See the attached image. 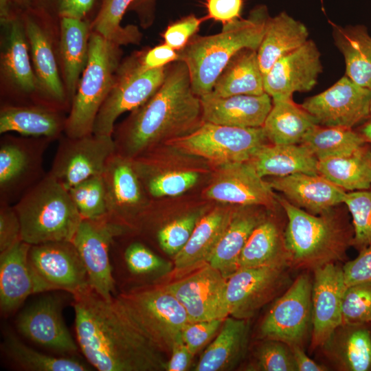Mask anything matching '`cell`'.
<instances>
[{
	"mask_svg": "<svg viewBox=\"0 0 371 371\" xmlns=\"http://www.w3.org/2000/svg\"><path fill=\"white\" fill-rule=\"evenodd\" d=\"M78 346L100 371L166 370L168 359L124 312L115 297L106 300L91 287L72 295Z\"/></svg>",
	"mask_w": 371,
	"mask_h": 371,
	"instance_id": "obj_1",
	"label": "cell"
},
{
	"mask_svg": "<svg viewBox=\"0 0 371 371\" xmlns=\"http://www.w3.org/2000/svg\"><path fill=\"white\" fill-rule=\"evenodd\" d=\"M202 122L200 97L193 91L186 64L178 60L166 66L164 80L156 93L115 128V153L134 159L191 132Z\"/></svg>",
	"mask_w": 371,
	"mask_h": 371,
	"instance_id": "obj_2",
	"label": "cell"
},
{
	"mask_svg": "<svg viewBox=\"0 0 371 371\" xmlns=\"http://www.w3.org/2000/svg\"><path fill=\"white\" fill-rule=\"evenodd\" d=\"M278 201L287 218L284 239L290 267L314 271L346 259L354 238L353 225L346 212L335 207L314 215L284 197L278 196Z\"/></svg>",
	"mask_w": 371,
	"mask_h": 371,
	"instance_id": "obj_3",
	"label": "cell"
},
{
	"mask_svg": "<svg viewBox=\"0 0 371 371\" xmlns=\"http://www.w3.org/2000/svg\"><path fill=\"white\" fill-rule=\"evenodd\" d=\"M269 14L264 5L254 8L246 19L223 25L221 32L194 35L179 52L190 73L193 91L199 97L210 93L231 58L245 48L258 50Z\"/></svg>",
	"mask_w": 371,
	"mask_h": 371,
	"instance_id": "obj_4",
	"label": "cell"
},
{
	"mask_svg": "<svg viewBox=\"0 0 371 371\" xmlns=\"http://www.w3.org/2000/svg\"><path fill=\"white\" fill-rule=\"evenodd\" d=\"M13 206L22 240L31 245L72 241L82 220L69 191L48 172Z\"/></svg>",
	"mask_w": 371,
	"mask_h": 371,
	"instance_id": "obj_5",
	"label": "cell"
},
{
	"mask_svg": "<svg viewBox=\"0 0 371 371\" xmlns=\"http://www.w3.org/2000/svg\"><path fill=\"white\" fill-rule=\"evenodd\" d=\"M120 46L91 32L88 61L66 119V136L75 138L93 133L96 116L113 85L120 65Z\"/></svg>",
	"mask_w": 371,
	"mask_h": 371,
	"instance_id": "obj_6",
	"label": "cell"
},
{
	"mask_svg": "<svg viewBox=\"0 0 371 371\" xmlns=\"http://www.w3.org/2000/svg\"><path fill=\"white\" fill-rule=\"evenodd\" d=\"M115 297L139 332L162 354L170 356L182 328L189 322L177 299L156 281L133 287Z\"/></svg>",
	"mask_w": 371,
	"mask_h": 371,
	"instance_id": "obj_7",
	"label": "cell"
},
{
	"mask_svg": "<svg viewBox=\"0 0 371 371\" xmlns=\"http://www.w3.org/2000/svg\"><path fill=\"white\" fill-rule=\"evenodd\" d=\"M269 142L264 129L240 128L203 122L191 132L164 144L186 155L207 159L218 167L248 161Z\"/></svg>",
	"mask_w": 371,
	"mask_h": 371,
	"instance_id": "obj_8",
	"label": "cell"
},
{
	"mask_svg": "<svg viewBox=\"0 0 371 371\" xmlns=\"http://www.w3.org/2000/svg\"><path fill=\"white\" fill-rule=\"evenodd\" d=\"M170 280H155L172 293L184 307L189 322L229 316L225 303L227 279L208 262L175 269ZM154 282V281H153Z\"/></svg>",
	"mask_w": 371,
	"mask_h": 371,
	"instance_id": "obj_9",
	"label": "cell"
},
{
	"mask_svg": "<svg viewBox=\"0 0 371 371\" xmlns=\"http://www.w3.org/2000/svg\"><path fill=\"white\" fill-rule=\"evenodd\" d=\"M166 67L144 71L139 54L120 63L113 85L96 116L93 133L112 136L117 117L148 101L161 85Z\"/></svg>",
	"mask_w": 371,
	"mask_h": 371,
	"instance_id": "obj_10",
	"label": "cell"
},
{
	"mask_svg": "<svg viewBox=\"0 0 371 371\" xmlns=\"http://www.w3.org/2000/svg\"><path fill=\"white\" fill-rule=\"evenodd\" d=\"M53 139L6 135L0 142V203H16L46 175L43 155Z\"/></svg>",
	"mask_w": 371,
	"mask_h": 371,
	"instance_id": "obj_11",
	"label": "cell"
},
{
	"mask_svg": "<svg viewBox=\"0 0 371 371\" xmlns=\"http://www.w3.org/2000/svg\"><path fill=\"white\" fill-rule=\"evenodd\" d=\"M128 230L106 214L82 219L71 241L86 269L90 287L106 300L114 297L115 288L111 249L115 238Z\"/></svg>",
	"mask_w": 371,
	"mask_h": 371,
	"instance_id": "obj_12",
	"label": "cell"
},
{
	"mask_svg": "<svg viewBox=\"0 0 371 371\" xmlns=\"http://www.w3.org/2000/svg\"><path fill=\"white\" fill-rule=\"evenodd\" d=\"M115 153L113 136L91 133L72 138L65 135L60 139L48 173L68 190L89 177L102 175Z\"/></svg>",
	"mask_w": 371,
	"mask_h": 371,
	"instance_id": "obj_13",
	"label": "cell"
},
{
	"mask_svg": "<svg viewBox=\"0 0 371 371\" xmlns=\"http://www.w3.org/2000/svg\"><path fill=\"white\" fill-rule=\"evenodd\" d=\"M312 286L307 273L294 280L262 322L260 333L263 339L280 341L290 347L302 346L311 320Z\"/></svg>",
	"mask_w": 371,
	"mask_h": 371,
	"instance_id": "obj_14",
	"label": "cell"
},
{
	"mask_svg": "<svg viewBox=\"0 0 371 371\" xmlns=\"http://www.w3.org/2000/svg\"><path fill=\"white\" fill-rule=\"evenodd\" d=\"M370 105L371 90L346 76L301 104L318 125L348 128L370 117Z\"/></svg>",
	"mask_w": 371,
	"mask_h": 371,
	"instance_id": "obj_15",
	"label": "cell"
},
{
	"mask_svg": "<svg viewBox=\"0 0 371 371\" xmlns=\"http://www.w3.org/2000/svg\"><path fill=\"white\" fill-rule=\"evenodd\" d=\"M28 257L45 291H63L73 295L90 287L86 269L71 241L31 245Z\"/></svg>",
	"mask_w": 371,
	"mask_h": 371,
	"instance_id": "obj_16",
	"label": "cell"
},
{
	"mask_svg": "<svg viewBox=\"0 0 371 371\" xmlns=\"http://www.w3.org/2000/svg\"><path fill=\"white\" fill-rule=\"evenodd\" d=\"M203 196L211 200L240 206H260L275 210L280 203L269 181L249 161L219 166Z\"/></svg>",
	"mask_w": 371,
	"mask_h": 371,
	"instance_id": "obj_17",
	"label": "cell"
},
{
	"mask_svg": "<svg viewBox=\"0 0 371 371\" xmlns=\"http://www.w3.org/2000/svg\"><path fill=\"white\" fill-rule=\"evenodd\" d=\"M286 269L240 268L227 279L225 303L229 316L248 319L276 297L286 282Z\"/></svg>",
	"mask_w": 371,
	"mask_h": 371,
	"instance_id": "obj_18",
	"label": "cell"
},
{
	"mask_svg": "<svg viewBox=\"0 0 371 371\" xmlns=\"http://www.w3.org/2000/svg\"><path fill=\"white\" fill-rule=\"evenodd\" d=\"M322 71L320 52L308 40L282 56L263 76L264 90L272 100L292 99L295 92H306L316 85Z\"/></svg>",
	"mask_w": 371,
	"mask_h": 371,
	"instance_id": "obj_19",
	"label": "cell"
},
{
	"mask_svg": "<svg viewBox=\"0 0 371 371\" xmlns=\"http://www.w3.org/2000/svg\"><path fill=\"white\" fill-rule=\"evenodd\" d=\"M63 300L58 294L45 295L19 315L16 328L34 344L65 355H73L78 346L62 315Z\"/></svg>",
	"mask_w": 371,
	"mask_h": 371,
	"instance_id": "obj_20",
	"label": "cell"
},
{
	"mask_svg": "<svg viewBox=\"0 0 371 371\" xmlns=\"http://www.w3.org/2000/svg\"><path fill=\"white\" fill-rule=\"evenodd\" d=\"M312 286V349L322 347L341 324V306L346 288L343 267L336 263L315 269Z\"/></svg>",
	"mask_w": 371,
	"mask_h": 371,
	"instance_id": "obj_21",
	"label": "cell"
},
{
	"mask_svg": "<svg viewBox=\"0 0 371 371\" xmlns=\"http://www.w3.org/2000/svg\"><path fill=\"white\" fill-rule=\"evenodd\" d=\"M106 192L108 216L130 229L134 218L147 205L143 185L132 159L116 153L107 161L102 174Z\"/></svg>",
	"mask_w": 371,
	"mask_h": 371,
	"instance_id": "obj_22",
	"label": "cell"
},
{
	"mask_svg": "<svg viewBox=\"0 0 371 371\" xmlns=\"http://www.w3.org/2000/svg\"><path fill=\"white\" fill-rule=\"evenodd\" d=\"M31 245L21 240L0 253V308L15 311L31 295L45 292L29 261Z\"/></svg>",
	"mask_w": 371,
	"mask_h": 371,
	"instance_id": "obj_23",
	"label": "cell"
},
{
	"mask_svg": "<svg viewBox=\"0 0 371 371\" xmlns=\"http://www.w3.org/2000/svg\"><path fill=\"white\" fill-rule=\"evenodd\" d=\"M269 183L291 203L314 215L344 203L347 193L319 174L295 173Z\"/></svg>",
	"mask_w": 371,
	"mask_h": 371,
	"instance_id": "obj_24",
	"label": "cell"
},
{
	"mask_svg": "<svg viewBox=\"0 0 371 371\" xmlns=\"http://www.w3.org/2000/svg\"><path fill=\"white\" fill-rule=\"evenodd\" d=\"M200 100L203 122L240 128L262 127L272 107V98L265 92L227 97L208 93Z\"/></svg>",
	"mask_w": 371,
	"mask_h": 371,
	"instance_id": "obj_25",
	"label": "cell"
},
{
	"mask_svg": "<svg viewBox=\"0 0 371 371\" xmlns=\"http://www.w3.org/2000/svg\"><path fill=\"white\" fill-rule=\"evenodd\" d=\"M23 22L38 89L54 108L69 104L47 32L37 21L31 10L25 14Z\"/></svg>",
	"mask_w": 371,
	"mask_h": 371,
	"instance_id": "obj_26",
	"label": "cell"
},
{
	"mask_svg": "<svg viewBox=\"0 0 371 371\" xmlns=\"http://www.w3.org/2000/svg\"><path fill=\"white\" fill-rule=\"evenodd\" d=\"M370 324H341L322 348L340 370H371Z\"/></svg>",
	"mask_w": 371,
	"mask_h": 371,
	"instance_id": "obj_27",
	"label": "cell"
},
{
	"mask_svg": "<svg viewBox=\"0 0 371 371\" xmlns=\"http://www.w3.org/2000/svg\"><path fill=\"white\" fill-rule=\"evenodd\" d=\"M258 207L240 206L234 210L229 225L208 261L226 279L238 269L239 258L247 239L267 216Z\"/></svg>",
	"mask_w": 371,
	"mask_h": 371,
	"instance_id": "obj_28",
	"label": "cell"
},
{
	"mask_svg": "<svg viewBox=\"0 0 371 371\" xmlns=\"http://www.w3.org/2000/svg\"><path fill=\"white\" fill-rule=\"evenodd\" d=\"M284 229L276 218L266 216L247 239L239 258L238 269L290 267Z\"/></svg>",
	"mask_w": 371,
	"mask_h": 371,
	"instance_id": "obj_29",
	"label": "cell"
},
{
	"mask_svg": "<svg viewBox=\"0 0 371 371\" xmlns=\"http://www.w3.org/2000/svg\"><path fill=\"white\" fill-rule=\"evenodd\" d=\"M1 25L5 30L1 53L3 74L23 93H31L38 90L30 60L29 43L23 21L16 16Z\"/></svg>",
	"mask_w": 371,
	"mask_h": 371,
	"instance_id": "obj_30",
	"label": "cell"
},
{
	"mask_svg": "<svg viewBox=\"0 0 371 371\" xmlns=\"http://www.w3.org/2000/svg\"><path fill=\"white\" fill-rule=\"evenodd\" d=\"M60 28V54L71 105L88 61L91 25L85 19L62 17Z\"/></svg>",
	"mask_w": 371,
	"mask_h": 371,
	"instance_id": "obj_31",
	"label": "cell"
},
{
	"mask_svg": "<svg viewBox=\"0 0 371 371\" xmlns=\"http://www.w3.org/2000/svg\"><path fill=\"white\" fill-rule=\"evenodd\" d=\"M234 210L217 207L199 218L183 248L175 256V269L208 262L229 225Z\"/></svg>",
	"mask_w": 371,
	"mask_h": 371,
	"instance_id": "obj_32",
	"label": "cell"
},
{
	"mask_svg": "<svg viewBox=\"0 0 371 371\" xmlns=\"http://www.w3.org/2000/svg\"><path fill=\"white\" fill-rule=\"evenodd\" d=\"M304 23L282 12L268 18L264 36L257 50L261 71L266 74L282 56L299 48L308 39Z\"/></svg>",
	"mask_w": 371,
	"mask_h": 371,
	"instance_id": "obj_33",
	"label": "cell"
},
{
	"mask_svg": "<svg viewBox=\"0 0 371 371\" xmlns=\"http://www.w3.org/2000/svg\"><path fill=\"white\" fill-rule=\"evenodd\" d=\"M248 161L262 178L295 173L318 174L317 159L302 144L269 142L261 146Z\"/></svg>",
	"mask_w": 371,
	"mask_h": 371,
	"instance_id": "obj_34",
	"label": "cell"
},
{
	"mask_svg": "<svg viewBox=\"0 0 371 371\" xmlns=\"http://www.w3.org/2000/svg\"><path fill=\"white\" fill-rule=\"evenodd\" d=\"M66 119L57 110L43 106L8 105L1 109L0 133L16 132L54 140L65 132Z\"/></svg>",
	"mask_w": 371,
	"mask_h": 371,
	"instance_id": "obj_35",
	"label": "cell"
},
{
	"mask_svg": "<svg viewBox=\"0 0 371 371\" xmlns=\"http://www.w3.org/2000/svg\"><path fill=\"white\" fill-rule=\"evenodd\" d=\"M248 332L247 319L227 317L194 370L222 371L234 367L245 351Z\"/></svg>",
	"mask_w": 371,
	"mask_h": 371,
	"instance_id": "obj_36",
	"label": "cell"
},
{
	"mask_svg": "<svg viewBox=\"0 0 371 371\" xmlns=\"http://www.w3.org/2000/svg\"><path fill=\"white\" fill-rule=\"evenodd\" d=\"M331 25L335 44L345 60L346 76L371 90V36L367 27Z\"/></svg>",
	"mask_w": 371,
	"mask_h": 371,
	"instance_id": "obj_37",
	"label": "cell"
},
{
	"mask_svg": "<svg viewBox=\"0 0 371 371\" xmlns=\"http://www.w3.org/2000/svg\"><path fill=\"white\" fill-rule=\"evenodd\" d=\"M265 93L263 74L257 50L245 48L229 61L216 79L211 95L227 97L235 95H260Z\"/></svg>",
	"mask_w": 371,
	"mask_h": 371,
	"instance_id": "obj_38",
	"label": "cell"
},
{
	"mask_svg": "<svg viewBox=\"0 0 371 371\" xmlns=\"http://www.w3.org/2000/svg\"><path fill=\"white\" fill-rule=\"evenodd\" d=\"M318 124L302 106L292 99L272 100V107L262 126L273 144H300Z\"/></svg>",
	"mask_w": 371,
	"mask_h": 371,
	"instance_id": "obj_39",
	"label": "cell"
},
{
	"mask_svg": "<svg viewBox=\"0 0 371 371\" xmlns=\"http://www.w3.org/2000/svg\"><path fill=\"white\" fill-rule=\"evenodd\" d=\"M318 174L346 192L371 188V148L366 144L352 153L317 161Z\"/></svg>",
	"mask_w": 371,
	"mask_h": 371,
	"instance_id": "obj_40",
	"label": "cell"
},
{
	"mask_svg": "<svg viewBox=\"0 0 371 371\" xmlns=\"http://www.w3.org/2000/svg\"><path fill=\"white\" fill-rule=\"evenodd\" d=\"M1 351L15 368L25 371H87L90 367L71 356L55 357L38 352L25 344L12 331L3 333Z\"/></svg>",
	"mask_w": 371,
	"mask_h": 371,
	"instance_id": "obj_41",
	"label": "cell"
},
{
	"mask_svg": "<svg viewBox=\"0 0 371 371\" xmlns=\"http://www.w3.org/2000/svg\"><path fill=\"white\" fill-rule=\"evenodd\" d=\"M366 144L364 137L352 128L317 125L300 144L319 161L349 155Z\"/></svg>",
	"mask_w": 371,
	"mask_h": 371,
	"instance_id": "obj_42",
	"label": "cell"
},
{
	"mask_svg": "<svg viewBox=\"0 0 371 371\" xmlns=\"http://www.w3.org/2000/svg\"><path fill=\"white\" fill-rule=\"evenodd\" d=\"M134 0H102L91 30L120 45L138 43L141 33L135 25L121 26L126 11Z\"/></svg>",
	"mask_w": 371,
	"mask_h": 371,
	"instance_id": "obj_43",
	"label": "cell"
},
{
	"mask_svg": "<svg viewBox=\"0 0 371 371\" xmlns=\"http://www.w3.org/2000/svg\"><path fill=\"white\" fill-rule=\"evenodd\" d=\"M132 162L147 193L154 198L179 195L192 188L199 177L195 171L158 172L137 159Z\"/></svg>",
	"mask_w": 371,
	"mask_h": 371,
	"instance_id": "obj_44",
	"label": "cell"
},
{
	"mask_svg": "<svg viewBox=\"0 0 371 371\" xmlns=\"http://www.w3.org/2000/svg\"><path fill=\"white\" fill-rule=\"evenodd\" d=\"M82 219H95L107 214L102 175H95L68 190Z\"/></svg>",
	"mask_w": 371,
	"mask_h": 371,
	"instance_id": "obj_45",
	"label": "cell"
},
{
	"mask_svg": "<svg viewBox=\"0 0 371 371\" xmlns=\"http://www.w3.org/2000/svg\"><path fill=\"white\" fill-rule=\"evenodd\" d=\"M344 203L352 216V247L359 252L371 243V188L347 192Z\"/></svg>",
	"mask_w": 371,
	"mask_h": 371,
	"instance_id": "obj_46",
	"label": "cell"
},
{
	"mask_svg": "<svg viewBox=\"0 0 371 371\" xmlns=\"http://www.w3.org/2000/svg\"><path fill=\"white\" fill-rule=\"evenodd\" d=\"M341 324H371V282L346 286L342 301Z\"/></svg>",
	"mask_w": 371,
	"mask_h": 371,
	"instance_id": "obj_47",
	"label": "cell"
},
{
	"mask_svg": "<svg viewBox=\"0 0 371 371\" xmlns=\"http://www.w3.org/2000/svg\"><path fill=\"white\" fill-rule=\"evenodd\" d=\"M123 258L128 271L135 276H157L168 270V262L138 241L130 243L125 248Z\"/></svg>",
	"mask_w": 371,
	"mask_h": 371,
	"instance_id": "obj_48",
	"label": "cell"
},
{
	"mask_svg": "<svg viewBox=\"0 0 371 371\" xmlns=\"http://www.w3.org/2000/svg\"><path fill=\"white\" fill-rule=\"evenodd\" d=\"M256 370L297 371L291 348L276 340L266 339L256 353Z\"/></svg>",
	"mask_w": 371,
	"mask_h": 371,
	"instance_id": "obj_49",
	"label": "cell"
},
{
	"mask_svg": "<svg viewBox=\"0 0 371 371\" xmlns=\"http://www.w3.org/2000/svg\"><path fill=\"white\" fill-rule=\"evenodd\" d=\"M199 219L197 214H191L160 228L157 232V240L161 249L167 254L175 256L189 240Z\"/></svg>",
	"mask_w": 371,
	"mask_h": 371,
	"instance_id": "obj_50",
	"label": "cell"
},
{
	"mask_svg": "<svg viewBox=\"0 0 371 371\" xmlns=\"http://www.w3.org/2000/svg\"><path fill=\"white\" fill-rule=\"evenodd\" d=\"M223 321L221 319H214L188 322L181 330V338L190 350L195 355L214 337Z\"/></svg>",
	"mask_w": 371,
	"mask_h": 371,
	"instance_id": "obj_51",
	"label": "cell"
},
{
	"mask_svg": "<svg viewBox=\"0 0 371 371\" xmlns=\"http://www.w3.org/2000/svg\"><path fill=\"white\" fill-rule=\"evenodd\" d=\"M205 19L206 17L198 18L190 14L170 24L163 34L164 43L178 52L181 51L194 36Z\"/></svg>",
	"mask_w": 371,
	"mask_h": 371,
	"instance_id": "obj_52",
	"label": "cell"
},
{
	"mask_svg": "<svg viewBox=\"0 0 371 371\" xmlns=\"http://www.w3.org/2000/svg\"><path fill=\"white\" fill-rule=\"evenodd\" d=\"M21 240V223L14 206L0 203V253Z\"/></svg>",
	"mask_w": 371,
	"mask_h": 371,
	"instance_id": "obj_53",
	"label": "cell"
},
{
	"mask_svg": "<svg viewBox=\"0 0 371 371\" xmlns=\"http://www.w3.org/2000/svg\"><path fill=\"white\" fill-rule=\"evenodd\" d=\"M359 253L354 260L346 262L342 267L346 286L371 282V243Z\"/></svg>",
	"mask_w": 371,
	"mask_h": 371,
	"instance_id": "obj_54",
	"label": "cell"
},
{
	"mask_svg": "<svg viewBox=\"0 0 371 371\" xmlns=\"http://www.w3.org/2000/svg\"><path fill=\"white\" fill-rule=\"evenodd\" d=\"M179 58V52L166 43L139 54L140 65L144 71L166 67Z\"/></svg>",
	"mask_w": 371,
	"mask_h": 371,
	"instance_id": "obj_55",
	"label": "cell"
},
{
	"mask_svg": "<svg viewBox=\"0 0 371 371\" xmlns=\"http://www.w3.org/2000/svg\"><path fill=\"white\" fill-rule=\"evenodd\" d=\"M206 7V18L225 24L239 19L243 0H207Z\"/></svg>",
	"mask_w": 371,
	"mask_h": 371,
	"instance_id": "obj_56",
	"label": "cell"
},
{
	"mask_svg": "<svg viewBox=\"0 0 371 371\" xmlns=\"http://www.w3.org/2000/svg\"><path fill=\"white\" fill-rule=\"evenodd\" d=\"M34 0H32V2ZM56 12L60 18L84 19L93 7L95 0H41ZM32 4V3H31Z\"/></svg>",
	"mask_w": 371,
	"mask_h": 371,
	"instance_id": "obj_57",
	"label": "cell"
},
{
	"mask_svg": "<svg viewBox=\"0 0 371 371\" xmlns=\"http://www.w3.org/2000/svg\"><path fill=\"white\" fill-rule=\"evenodd\" d=\"M194 356V355L187 347L180 335L172 346L166 370H187L190 367Z\"/></svg>",
	"mask_w": 371,
	"mask_h": 371,
	"instance_id": "obj_58",
	"label": "cell"
},
{
	"mask_svg": "<svg viewBox=\"0 0 371 371\" xmlns=\"http://www.w3.org/2000/svg\"><path fill=\"white\" fill-rule=\"evenodd\" d=\"M297 371H326L328 368L316 363L308 357L302 346H294L291 347Z\"/></svg>",
	"mask_w": 371,
	"mask_h": 371,
	"instance_id": "obj_59",
	"label": "cell"
},
{
	"mask_svg": "<svg viewBox=\"0 0 371 371\" xmlns=\"http://www.w3.org/2000/svg\"><path fill=\"white\" fill-rule=\"evenodd\" d=\"M31 3L32 0H0V11L8 12L14 5L28 9Z\"/></svg>",
	"mask_w": 371,
	"mask_h": 371,
	"instance_id": "obj_60",
	"label": "cell"
},
{
	"mask_svg": "<svg viewBox=\"0 0 371 371\" xmlns=\"http://www.w3.org/2000/svg\"><path fill=\"white\" fill-rule=\"evenodd\" d=\"M357 131L364 137L366 142L369 144L371 148V119H368L367 121L359 128Z\"/></svg>",
	"mask_w": 371,
	"mask_h": 371,
	"instance_id": "obj_61",
	"label": "cell"
},
{
	"mask_svg": "<svg viewBox=\"0 0 371 371\" xmlns=\"http://www.w3.org/2000/svg\"><path fill=\"white\" fill-rule=\"evenodd\" d=\"M155 0H134L130 8L134 10H141L142 8H146L148 6L151 7L152 3Z\"/></svg>",
	"mask_w": 371,
	"mask_h": 371,
	"instance_id": "obj_62",
	"label": "cell"
},
{
	"mask_svg": "<svg viewBox=\"0 0 371 371\" xmlns=\"http://www.w3.org/2000/svg\"><path fill=\"white\" fill-rule=\"evenodd\" d=\"M370 113H371V105H370Z\"/></svg>",
	"mask_w": 371,
	"mask_h": 371,
	"instance_id": "obj_63",
	"label": "cell"
}]
</instances>
